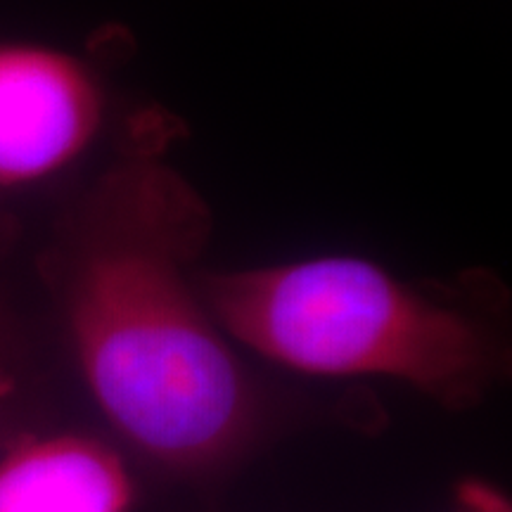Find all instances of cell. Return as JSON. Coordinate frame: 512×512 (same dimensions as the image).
Segmentation results:
<instances>
[{"mask_svg": "<svg viewBox=\"0 0 512 512\" xmlns=\"http://www.w3.org/2000/svg\"><path fill=\"white\" fill-rule=\"evenodd\" d=\"M200 287L230 342L304 375L380 377L470 411L508 373L484 316L363 256L207 273Z\"/></svg>", "mask_w": 512, "mask_h": 512, "instance_id": "2", "label": "cell"}, {"mask_svg": "<svg viewBox=\"0 0 512 512\" xmlns=\"http://www.w3.org/2000/svg\"><path fill=\"white\" fill-rule=\"evenodd\" d=\"M102 95L72 55L38 46H0V185L57 174L93 143Z\"/></svg>", "mask_w": 512, "mask_h": 512, "instance_id": "3", "label": "cell"}, {"mask_svg": "<svg viewBox=\"0 0 512 512\" xmlns=\"http://www.w3.org/2000/svg\"><path fill=\"white\" fill-rule=\"evenodd\" d=\"M136 145L83 214L62 273L64 320L112 430L169 475L211 479L256 444L264 399L192 268L207 204L162 150Z\"/></svg>", "mask_w": 512, "mask_h": 512, "instance_id": "1", "label": "cell"}, {"mask_svg": "<svg viewBox=\"0 0 512 512\" xmlns=\"http://www.w3.org/2000/svg\"><path fill=\"white\" fill-rule=\"evenodd\" d=\"M458 512H512L508 496L484 479H465L456 491Z\"/></svg>", "mask_w": 512, "mask_h": 512, "instance_id": "5", "label": "cell"}, {"mask_svg": "<svg viewBox=\"0 0 512 512\" xmlns=\"http://www.w3.org/2000/svg\"><path fill=\"white\" fill-rule=\"evenodd\" d=\"M133 479L105 441L24 437L0 458V512H133Z\"/></svg>", "mask_w": 512, "mask_h": 512, "instance_id": "4", "label": "cell"}]
</instances>
